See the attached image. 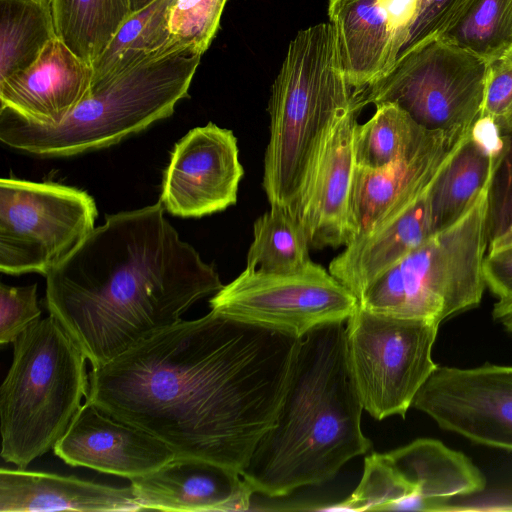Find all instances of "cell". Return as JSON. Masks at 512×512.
<instances>
[{"instance_id":"1","label":"cell","mask_w":512,"mask_h":512,"mask_svg":"<svg viewBox=\"0 0 512 512\" xmlns=\"http://www.w3.org/2000/svg\"><path fill=\"white\" fill-rule=\"evenodd\" d=\"M301 340L211 311L92 368L86 399L163 441L176 457L241 474L275 423Z\"/></svg>"},{"instance_id":"2","label":"cell","mask_w":512,"mask_h":512,"mask_svg":"<svg viewBox=\"0 0 512 512\" xmlns=\"http://www.w3.org/2000/svg\"><path fill=\"white\" fill-rule=\"evenodd\" d=\"M159 199L106 216L46 276V309L92 368L180 322L224 285L214 266L183 241Z\"/></svg>"},{"instance_id":"3","label":"cell","mask_w":512,"mask_h":512,"mask_svg":"<svg viewBox=\"0 0 512 512\" xmlns=\"http://www.w3.org/2000/svg\"><path fill=\"white\" fill-rule=\"evenodd\" d=\"M364 407L347 360L343 322L320 325L301 340L273 426L241 473L254 493L288 496L325 483L372 446L361 428Z\"/></svg>"},{"instance_id":"4","label":"cell","mask_w":512,"mask_h":512,"mask_svg":"<svg viewBox=\"0 0 512 512\" xmlns=\"http://www.w3.org/2000/svg\"><path fill=\"white\" fill-rule=\"evenodd\" d=\"M203 54L172 44L90 88L70 115L54 127L0 109V141L42 157H66L114 145L170 117L188 96Z\"/></svg>"},{"instance_id":"5","label":"cell","mask_w":512,"mask_h":512,"mask_svg":"<svg viewBox=\"0 0 512 512\" xmlns=\"http://www.w3.org/2000/svg\"><path fill=\"white\" fill-rule=\"evenodd\" d=\"M356 95L344 75L332 24L299 31L289 43L268 104L262 187L270 206L293 213L328 129Z\"/></svg>"},{"instance_id":"6","label":"cell","mask_w":512,"mask_h":512,"mask_svg":"<svg viewBox=\"0 0 512 512\" xmlns=\"http://www.w3.org/2000/svg\"><path fill=\"white\" fill-rule=\"evenodd\" d=\"M87 357L49 315L13 343V359L0 388L1 457L27 466L64 435L88 396Z\"/></svg>"},{"instance_id":"7","label":"cell","mask_w":512,"mask_h":512,"mask_svg":"<svg viewBox=\"0 0 512 512\" xmlns=\"http://www.w3.org/2000/svg\"><path fill=\"white\" fill-rule=\"evenodd\" d=\"M492 177L469 209L386 270L364 292L369 311L441 324L476 307L485 289L483 261Z\"/></svg>"},{"instance_id":"8","label":"cell","mask_w":512,"mask_h":512,"mask_svg":"<svg viewBox=\"0 0 512 512\" xmlns=\"http://www.w3.org/2000/svg\"><path fill=\"white\" fill-rule=\"evenodd\" d=\"M486 71V61L439 38L398 59L358 101L394 103L428 131L463 134L481 114Z\"/></svg>"},{"instance_id":"9","label":"cell","mask_w":512,"mask_h":512,"mask_svg":"<svg viewBox=\"0 0 512 512\" xmlns=\"http://www.w3.org/2000/svg\"><path fill=\"white\" fill-rule=\"evenodd\" d=\"M439 325L375 313L359 304L347 319L349 369L364 410L374 419L405 418L438 368L432 349Z\"/></svg>"},{"instance_id":"10","label":"cell","mask_w":512,"mask_h":512,"mask_svg":"<svg viewBox=\"0 0 512 512\" xmlns=\"http://www.w3.org/2000/svg\"><path fill=\"white\" fill-rule=\"evenodd\" d=\"M98 211L86 192L54 182L0 181V270L47 276L94 231Z\"/></svg>"},{"instance_id":"11","label":"cell","mask_w":512,"mask_h":512,"mask_svg":"<svg viewBox=\"0 0 512 512\" xmlns=\"http://www.w3.org/2000/svg\"><path fill=\"white\" fill-rule=\"evenodd\" d=\"M486 478L463 453L421 438L364 459L361 480L333 510H441L444 501L481 492Z\"/></svg>"},{"instance_id":"12","label":"cell","mask_w":512,"mask_h":512,"mask_svg":"<svg viewBox=\"0 0 512 512\" xmlns=\"http://www.w3.org/2000/svg\"><path fill=\"white\" fill-rule=\"evenodd\" d=\"M359 300L330 272L311 262L286 274L245 269L209 300L211 311L303 338L310 330L344 322Z\"/></svg>"},{"instance_id":"13","label":"cell","mask_w":512,"mask_h":512,"mask_svg":"<svg viewBox=\"0 0 512 512\" xmlns=\"http://www.w3.org/2000/svg\"><path fill=\"white\" fill-rule=\"evenodd\" d=\"M412 406L445 430L512 451V366H438Z\"/></svg>"},{"instance_id":"14","label":"cell","mask_w":512,"mask_h":512,"mask_svg":"<svg viewBox=\"0 0 512 512\" xmlns=\"http://www.w3.org/2000/svg\"><path fill=\"white\" fill-rule=\"evenodd\" d=\"M243 175L235 135L209 122L175 144L159 199L174 216L210 215L237 202Z\"/></svg>"},{"instance_id":"15","label":"cell","mask_w":512,"mask_h":512,"mask_svg":"<svg viewBox=\"0 0 512 512\" xmlns=\"http://www.w3.org/2000/svg\"><path fill=\"white\" fill-rule=\"evenodd\" d=\"M362 109L357 91L328 129L293 210L314 249L347 246L355 239L350 213L353 133Z\"/></svg>"},{"instance_id":"16","label":"cell","mask_w":512,"mask_h":512,"mask_svg":"<svg viewBox=\"0 0 512 512\" xmlns=\"http://www.w3.org/2000/svg\"><path fill=\"white\" fill-rule=\"evenodd\" d=\"M54 454L73 467H87L129 480L151 473L175 457L161 440L116 420L84 401Z\"/></svg>"},{"instance_id":"17","label":"cell","mask_w":512,"mask_h":512,"mask_svg":"<svg viewBox=\"0 0 512 512\" xmlns=\"http://www.w3.org/2000/svg\"><path fill=\"white\" fill-rule=\"evenodd\" d=\"M468 133L442 132L417 153L383 169L354 167L350 213L355 239L374 230L419 198Z\"/></svg>"},{"instance_id":"18","label":"cell","mask_w":512,"mask_h":512,"mask_svg":"<svg viewBox=\"0 0 512 512\" xmlns=\"http://www.w3.org/2000/svg\"><path fill=\"white\" fill-rule=\"evenodd\" d=\"M130 481L141 510L245 511L254 493L237 471L187 457Z\"/></svg>"},{"instance_id":"19","label":"cell","mask_w":512,"mask_h":512,"mask_svg":"<svg viewBox=\"0 0 512 512\" xmlns=\"http://www.w3.org/2000/svg\"><path fill=\"white\" fill-rule=\"evenodd\" d=\"M92 67L58 37L29 67L0 81L1 109L42 126L62 123L87 94Z\"/></svg>"},{"instance_id":"20","label":"cell","mask_w":512,"mask_h":512,"mask_svg":"<svg viewBox=\"0 0 512 512\" xmlns=\"http://www.w3.org/2000/svg\"><path fill=\"white\" fill-rule=\"evenodd\" d=\"M428 191L429 188L400 213L356 238L329 263V272L358 300L386 270L436 233Z\"/></svg>"},{"instance_id":"21","label":"cell","mask_w":512,"mask_h":512,"mask_svg":"<svg viewBox=\"0 0 512 512\" xmlns=\"http://www.w3.org/2000/svg\"><path fill=\"white\" fill-rule=\"evenodd\" d=\"M140 510L131 485L114 487L26 468L0 470V512Z\"/></svg>"},{"instance_id":"22","label":"cell","mask_w":512,"mask_h":512,"mask_svg":"<svg viewBox=\"0 0 512 512\" xmlns=\"http://www.w3.org/2000/svg\"><path fill=\"white\" fill-rule=\"evenodd\" d=\"M328 16L351 87L364 89L396 63L391 29L380 0H329Z\"/></svg>"},{"instance_id":"23","label":"cell","mask_w":512,"mask_h":512,"mask_svg":"<svg viewBox=\"0 0 512 512\" xmlns=\"http://www.w3.org/2000/svg\"><path fill=\"white\" fill-rule=\"evenodd\" d=\"M498 156L490 155L469 131L429 187L436 232L451 226L469 209L492 177Z\"/></svg>"},{"instance_id":"24","label":"cell","mask_w":512,"mask_h":512,"mask_svg":"<svg viewBox=\"0 0 512 512\" xmlns=\"http://www.w3.org/2000/svg\"><path fill=\"white\" fill-rule=\"evenodd\" d=\"M375 107L373 116L354 128L355 167L386 168L417 153L442 133L426 130L397 104L387 102Z\"/></svg>"},{"instance_id":"25","label":"cell","mask_w":512,"mask_h":512,"mask_svg":"<svg viewBox=\"0 0 512 512\" xmlns=\"http://www.w3.org/2000/svg\"><path fill=\"white\" fill-rule=\"evenodd\" d=\"M57 37L91 65L131 15L130 0H52Z\"/></svg>"},{"instance_id":"26","label":"cell","mask_w":512,"mask_h":512,"mask_svg":"<svg viewBox=\"0 0 512 512\" xmlns=\"http://www.w3.org/2000/svg\"><path fill=\"white\" fill-rule=\"evenodd\" d=\"M55 38L52 0H0V81L32 65Z\"/></svg>"},{"instance_id":"27","label":"cell","mask_w":512,"mask_h":512,"mask_svg":"<svg viewBox=\"0 0 512 512\" xmlns=\"http://www.w3.org/2000/svg\"><path fill=\"white\" fill-rule=\"evenodd\" d=\"M172 0H155L132 13L92 64L91 84L104 80L174 44L169 29Z\"/></svg>"},{"instance_id":"28","label":"cell","mask_w":512,"mask_h":512,"mask_svg":"<svg viewBox=\"0 0 512 512\" xmlns=\"http://www.w3.org/2000/svg\"><path fill=\"white\" fill-rule=\"evenodd\" d=\"M309 248L297 216L283 206H270L253 224L246 268L274 274L297 272L312 262Z\"/></svg>"},{"instance_id":"29","label":"cell","mask_w":512,"mask_h":512,"mask_svg":"<svg viewBox=\"0 0 512 512\" xmlns=\"http://www.w3.org/2000/svg\"><path fill=\"white\" fill-rule=\"evenodd\" d=\"M440 39L490 62L512 45V0H468Z\"/></svg>"},{"instance_id":"30","label":"cell","mask_w":512,"mask_h":512,"mask_svg":"<svg viewBox=\"0 0 512 512\" xmlns=\"http://www.w3.org/2000/svg\"><path fill=\"white\" fill-rule=\"evenodd\" d=\"M468 0H380L391 29L397 60L439 39Z\"/></svg>"},{"instance_id":"31","label":"cell","mask_w":512,"mask_h":512,"mask_svg":"<svg viewBox=\"0 0 512 512\" xmlns=\"http://www.w3.org/2000/svg\"><path fill=\"white\" fill-rule=\"evenodd\" d=\"M227 0H172L169 29L174 43L202 54L209 48L219 26Z\"/></svg>"},{"instance_id":"32","label":"cell","mask_w":512,"mask_h":512,"mask_svg":"<svg viewBox=\"0 0 512 512\" xmlns=\"http://www.w3.org/2000/svg\"><path fill=\"white\" fill-rule=\"evenodd\" d=\"M495 120L502 146L495 163L488 194L489 243L506 229L512 215V114Z\"/></svg>"},{"instance_id":"33","label":"cell","mask_w":512,"mask_h":512,"mask_svg":"<svg viewBox=\"0 0 512 512\" xmlns=\"http://www.w3.org/2000/svg\"><path fill=\"white\" fill-rule=\"evenodd\" d=\"M41 316L37 284L9 286L0 284V344L14 341Z\"/></svg>"},{"instance_id":"34","label":"cell","mask_w":512,"mask_h":512,"mask_svg":"<svg viewBox=\"0 0 512 512\" xmlns=\"http://www.w3.org/2000/svg\"><path fill=\"white\" fill-rule=\"evenodd\" d=\"M512 114V45L487 63L480 115L499 119Z\"/></svg>"},{"instance_id":"35","label":"cell","mask_w":512,"mask_h":512,"mask_svg":"<svg viewBox=\"0 0 512 512\" xmlns=\"http://www.w3.org/2000/svg\"><path fill=\"white\" fill-rule=\"evenodd\" d=\"M482 269L486 286L497 298L493 318L502 322L512 316V248L486 254Z\"/></svg>"},{"instance_id":"36","label":"cell","mask_w":512,"mask_h":512,"mask_svg":"<svg viewBox=\"0 0 512 512\" xmlns=\"http://www.w3.org/2000/svg\"><path fill=\"white\" fill-rule=\"evenodd\" d=\"M471 137L490 155L496 156L501 151V138L496 120L480 115L471 126Z\"/></svg>"},{"instance_id":"37","label":"cell","mask_w":512,"mask_h":512,"mask_svg":"<svg viewBox=\"0 0 512 512\" xmlns=\"http://www.w3.org/2000/svg\"><path fill=\"white\" fill-rule=\"evenodd\" d=\"M512 248V215L506 229L488 245L487 254H493Z\"/></svg>"},{"instance_id":"38","label":"cell","mask_w":512,"mask_h":512,"mask_svg":"<svg viewBox=\"0 0 512 512\" xmlns=\"http://www.w3.org/2000/svg\"><path fill=\"white\" fill-rule=\"evenodd\" d=\"M131 1V14L141 10L155 0H130Z\"/></svg>"},{"instance_id":"39","label":"cell","mask_w":512,"mask_h":512,"mask_svg":"<svg viewBox=\"0 0 512 512\" xmlns=\"http://www.w3.org/2000/svg\"><path fill=\"white\" fill-rule=\"evenodd\" d=\"M505 329L512 333V316L502 321Z\"/></svg>"}]
</instances>
